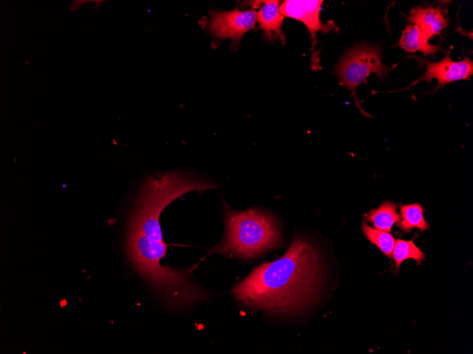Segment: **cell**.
<instances>
[{
  "instance_id": "1",
  "label": "cell",
  "mask_w": 473,
  "mask_h": 354,
  "mask_svg": "<svg viewBox=\"0 0 473 354\" xmlns=\"http://www.w3.org/2000/svg\"><path fill=\"white\" fill-rule=\"evenodd\" d=\"M217 186L178 172L149 177L143 184L127 232L126 249L135 269L174 307L204 300L206 291L189 273L160 264L168 244L162 238L159 217L171 202L190 191Z\"/></svg>"
},
{
  "instance_id": "2",
  "label": "cell",
  "mask_w": 473,
  "mask_h": 354,
  "mask_svg": "<svg viewBox=\"0 0 473 354\" xmlns=\"http://www.w3.org/2000/svg\"><path fill=\"white\" fill-rule=\"evenodd\" d=\"M323 275L317 247L310 240L298 235L282 257L256 267L233 287L231 293L250 309L295 317L315 303Z\"/></svg>"
},
{
  "instance_id": "3",
  "label": "cell",
  "mask_w": 473,
  "mask_h": 354,
  "mask_svg": "<svg viewBox=\"0 0 473 354\" xmlns=\"http://www.w3.org/2000/svg\"><path fill=\"white\" fill-rule=\"evenodd\" d=\"M224 222V237L210 254L220 252L250 259L283 243L277 220L269 213L258 209L238 211L226 204Z\"/></svg>"
},
{
  "instance_id": "4",
  "label": "cell",
  "mask_w": 473,
  "mask_h": 354,
  "mask_svg": "<svg viewBox=\"0 0 473 354\" xmlns=\"http://www.w3.org/2000/svg\"><path fill=\"white\" fill-rule=\"evenodd\" d=\"M390 71L391 69L382 62L380 48L368 44L356 45L346 50L335 67L340 83L351 91L356 106L367 117H371L361 107L355 90L371 73L385 78Z\"/></svg>"
},
{
  "instance_id": "5",
  "label": "cell",
  "mask_w": 473,
  "mask_h": 354,
  "mask_svg": "<svg viewBox=\"0 0 473 354\" xmlns=\"http://www.w3.org/2000/svg\"><path fill=\"white\" fill-rule=\"evenodd\" d=\"M322 0H286L279 7V12L285 16L302 21L311 34L312 44V66L314 69L319 66L318 54L316 52L317 44V33H329L337 29L333 21L323 23L319 14Z\"/></svg>"
},
{
  "instance_id": "6",
  "label": "cell",
  "mask_w": 473,
  "mask_h": 354,
  "mask_svg": "<svg viewBox=\"0 0 473 354\" xmlns=\"http://www.w3.org/2000/svg\"><path fill=\"white\" fill-rule=\"evenodd\" d=\"M416 59L418 66H425V73L409 87H412L421 81L431 83L433 79L438 81V85L432 93L437 92L450 83L469 79L473 75V61L469 57L460 61H454L449 52H445V57L440 61H432L425 58L411 57Z\"/></svg>"
},
{
  "instance_id": "7",
  "label": "cell",
  "mask_w": 473,
  "mask_h": 354,
  "mask_svg": "<svg viewBox=\"0 0 473 354\" xmlns=\"http://www.w3.org/2000/svg\"><path fill=\"white\" fill-rule=\"evenodd\" d=\"M256 13L253 9L242 11L237 8L230 11L212 10L207 28L217 38H231L236 43L255 27Z\"/></svg>"
},
{
  "instance_id": "8",
  "label": "cell",
  "mask_w": 473,
  "mask_h": 354,
  "mask_svg": "<svg viewBox=\"0 0 473 354\" xmlns=\"http://www.w3.org/2000/svg\"><path fill=\"white\" fill-rule=\"evenodd\" d=\"M406 20L409 24L418 26L429 40L439 36L448 24L447 13L441 6H416L411 9Z\"/></svg>"
},
{
  "instance_id": "9",
  "label": "cell",
  "mask_w": 473,
  "mask_h": 354,
  "mask_svg": "<svg viewBox=\"0 0 473 354\" xmlns=\"http://www.w3.org/2000/svg\"><path fill=\"white\" fill-rule=\"evenodd\" d=\"M398 45L406 52H419L423 56H435L440 46L431 44L428 36L416 25L408 24L402 30Z\"/></svg>"
},
{
  "instance_id": "10",
  "label": "cell",
  "mask_w": 473,
  "mask_h": 354,
  "mask_svg": "<svg viewBox=\"0 0 473 354\" xmlns=\"http://www.w3.org/2000/svg\"><path fill=\"white\" fill-rule=\"evenodd\" d=\"M256 13L261 28L268 40L280 39L284 42L285 36L281 30L283 16L279 12V1H265Z\"/></svg>"
},
{
  "instance_id": "11",
  "label": "cell",
  "mask_w": 473,
  "mask_h": 354,
  "mask_svg": "<svg viewBox=\"0 0 473 354\" xmlns=\"http://www.w3.org/2000/svg\"><path fill=\"white\" fill-rule=\"evenodd\" d=\"M365 217L375 228L389 232H391L395 223L401 219L397 211V204L388 201H384L377 208L370 210Z\"/></svg>"
},
{
  "instance_id": "12",
  "label": "cell",
  "mask_w": 473,
  "mask_h": 354,
  "mask_svg": "<svg viewBox=\"0 0 473 354\" xmlns=\"http://www.w3.org/2000/svg\"><path fill=\"white\" fill-rule=\"evenodd\" d=\"M401 219L397 226L404 232H409L414 228L421 232L428 229L429 224L423 216V206L418 203L404 204L399 207Z\"/></svg>"
},
{
  "instance_id": "13",
  "label": "cell",
  "mask_w": 473,
  "mask_h": 354,
  "mask_svg": "<svg viewBox=\"0 0 473 354\" xmlns=\"http://www.w3.org/2000/svg\"><path fill=\"white\" fill-rule=\"evenodd\" d=\"M392 256L395 262V273L399 271L401 263L406 259H413L416 260L417 265L425 259L423 252L415 244L413 239L410 240H397Z\"/></svg>"
},
{
  "instance_id": "14",
  "label": "cell",
  "mask_w": 473,
  "mask_h": 354,
  "mask_svg": "<svg viewBox=\"0 0 473 354\" xmlns=\"http://www.w3.org/2000/svg\"><path fill=\"white\" fill-rule=\"evenodd\" d=\"M362 230L367 239L376 245L391 261L395 244V239L393 235L389 232L372 228L364 221L362 224Z\"/></svg>"
}]
</instances>
